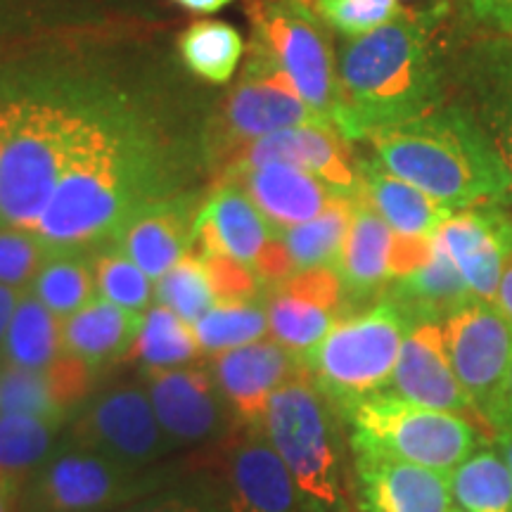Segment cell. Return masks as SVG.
Listing matches in <instances>:
<instances>
[{
  "mask_svg": "<svg viewBox=\"0 0 512 512\" xmlns=\"http://www.w3.org/2000/svg\"><path fill=\"white\" fill-rule=\"evenodd\" d=\"M176 195L155 133L102 95L76 133L36 233L50 249L110 245L133 211Z\"/></svg>",
  "mask_w": 512,
  "mask_h": 512,
  "instance_id": "1",
  "label": "cell"
},
{
  "mask_svg": "<svg viewBox=\"0 0 512 512\" xmlns=\"http://www.w3.org/2000/svg\"><path fill=\"white\" fill-rule=\"evenodd\" d=\"M335 128L349 143L425 117L446 102V72L432 36L411 12L370 34L344 38L337 53Z\"/></svg>",
  "mask_w": 512,
  "mask_h": 512,
  "instance_id": "2",
  "label": "cell"
},
{
  "mask_svg": "<svg viewBox=\"0 0 512 512\" xmlns=\"http://www.w3.org/2000/svg\"><path fill=\"white\" fill-rule=\"evenodd\" d=\"M375 159L394 176L451 211L508 207L510 183L496 152L453 102L368 138Z\"/></svg>",
  "mask_w": 512,
  "mask_h": 512,
  "instance_id": "3",
  "label": "cell"
},
{
  "mask_svg": "<svg viewBox=\"0 0 512 512\" xmlns=\"http://www.w3.org/2000/svg\"><path fill=\"white\" fill-rule=\"evenodd\" d=\"M102 95L24 91L0 98V226L36 230L76 133Z\"/></svg>",
  "mask_w": 512,
  "mask_h": 512,
  "instance_id": "4",
  "label": "cell"
},
{
  "mask_svg": "<svg viewBox=\"0 0 512 512\" xmlns=\"http://www.w3.org/2000/svg\"><path fill=\"white\" fill-rule=\"evenodd\" d=\"M337 413L306 375L283 384L268 401L266 437L313 512H342L347 498Z\"/></svg>",
  "mask_w": 512,
  "mask_h": 512,
  "instance_id": "5",
  "label": "cell"
},
{
  "mask_svg": "<svg viewBox=\"0 0 512 512\" xmlns=\"http://www.w3.org/2000/svg\"><path fill=\"white\" fill-rule=\"evenodd\" d=\"M411 325L399 306L382 297L339 318L302 358L304 373L342 413L351 403L387 392Z\"/></svg>",
  "mask_w": 512,
  "mask_h": 512,
  "instance_id": "6",
  "label": "cell"
},
{
  "mask_svg": "<svg viewBox=\"0 0 512 512\" xmlns=\"http://www.w3.org/2000/svg\"><path fill=\"white\" fill-rule=\"evenodd\" d=\"M354 453H377L451 475L484 444L465 415L425 408L380 392L344 408Z\"/></svg>",
  "mask_w": 512,
  "mask_h": 512,
  "instance_id": "7",
  "label": "cell"
},
{
  "mask_svg": "<svg viewBox=\"0 0 512 512\" xmlns=\"http://www.w3.org/2000/svg\"><path fill=\"white\" fill-rule=\"evenodd\" d=\"M174 472L128 470L64 437L24 484L22 512H114L171 484Z\"/></svg>",
  "mask_w": 512,
  "mask_h": 512,
  "instance_id": "8",
  "label": "cell"
},
{
  "mask_svg": "<svg viewBox=\"0 0 512 512\" xmlns=\"http://www.w3.org/2000/svg\"><path fill=\"white\" fill-rule=\"evenodd\" d=\"M247 15L252 22L249 53L283 72L311 110L335 126L337 57L323 19L306 0H252Z\"/></svg>",
  "mask_w": 512,
  "mask_h": 512,
  "instance_id": "9",
  "label": "cell"
},
{
  "mask_svg": "<svg viewBox=\"0 0 512 512\" xmlns=\"http://www.w3.org/2000/svg\"><path fill=\"white\" fill-rule=\"evenodd\" d=\"M297 126H332L311 110L294 83L261 57L249 53L240 83L223 100L207 128L209 162L221 171L235 152L256 138Z\"/></svg>",
  "mask_w": 512,
  "mask_h": 512,
  "instance_id": "10",
  "label": "cell"
},
{
  "mask_svg": "<svg viewBox=\"0 0 512 512\" xmlns=\"http://www.w3.org/2000/svg\"><path fill=\"white\" fill-rule=\"evenodd\" d=\"M67 439L138 472L176 451L140 384H114L91 396L69 422Z\"/></svg>",
  "mask_w": 512,
  "mask_h": 512,
  "instance_id": "11",
  "label": "cell"
},
{
  "mask_svg": "<svg viewBox=\"0 0 512 512\" xmlns=\"http://www.w3.org/2000/svg\"><path fill=\"white\" fill-rule=\"evenodd\" d=\"M195 252L230 256L252 268L268 287L294 275L280 230L254 207L245 190L223 178L197 214Z\"/></svg>",
  "mask_w": 512,
  "mask_h": 512,
  "instance_id": "12",
  "label": "cell"
},
{
  "mask_svg": "<svg viewBox=\"0 0 512 512\" xmlns=\"http://www.w3.org/2000/svg\"><path fill=\"white\" fill-rule=\"evenodd\" d=\"M453 105L486 138L510 183L512 207V31L472 41L453 67Z\"/></svg>",
  "mask_w": 512,
  "mask_h": 512,
  "instance_id": "13",
  "label": "cell"
},
{
  "mask_svg": "<svg viewBox=\"0 0 512 512\" xmlns=\"http://www.w3.org/2000/svg\"><path fill=\"white\" fill-rule=\"evenodd\" d=\"M145 389L166 437L178 448L226 439L238 427L209 363L143 370Z\"/></svg>",
  "mask_w": 512,
  "mask_h": 512,
  "instance_id": "14",
  "label": "cell"
},
{
  "mask_svg": "<svg viewBox=\"0 0 512 512\" xmlns=\"http://www.w3.org/2000/svg\"><path fill=\"white\" fill-rule=\"evenodd\" d=\"M228 512H313L268 441L264 425L235 427L221 446Z\"/></svg>",
  "mask_w": 512,
  "mask_h": 512,
  "instance_id": "15",
  "label": "cell"
},
{
  "mask_svg": "<svg viewBox=\"0 0 512 512\" xmlns=\"http://www.w3.org/2000/svg\"><path fill=\"white\" fill-rule=\"evenodd\" d=\"M448 356L479 418L494 399L512 363V323L494 302L475 299L444 323Z\"/></svg>",
  "mask_w": 512,
  "mask_h": 512,
  "instance_id": "16",
  "label": "cell"
},
{
  "mask_svg": "<svg viewBox=\"0 0 512 512\" xmlns=\"http://www.w3.org/2000/svg\"><path fill=\"white\" fill-rule=\"evenodd\" d=\"M271 339L299 356L316 349L349 306L335 268L294 273L266 290Z\"/></svg>",
  "mask_w": 512,
  "mask_h": 512,
  "instance_id": "17",
  "label": "cell"
},
{
  "mask_svg": "<svg viewBox=\"0 0 512 512\" xmlns=\"http://www.w3.org/2000/svg\"><path fill=\"white\" fill-rule=\"evenodd\" d=\"M266 164H290L318 176L342 195L358 192V157L335 126H297L256 138L228 159L221 176Z\"/></svg>",
  "mask_w": 512,
  "mask_h": 512,
  "instance_id": "18",
  "label": "cell"
},
{
  "mask_svg": "<svg viewBox=\"0 0 512 512\" xmlns=\"http://www.w3.org/2000/svg\"><path fill=\"white\" fill-rule=\"evenodd\" d=\"M458 273L482 302H494L512 254V207L486 204L453 211L434 235Z\"/></svg>",
  "mask_w": 512,
  "mask_h": 512,
  "instance_id": "19",
  "label": "cell"
},
{
  "mask_svg": "<svg viewBox=\"0 0 512 512\" xmlns=\"http://www.w3.org/2000/svg\"><path fill=\"white\" fill-rule=\"evenodd\" d=\"M207 363L238 427L264 425L271 396L294 377L306 375L299 356L280 347L275 339L221 351L209 356Z\"/></svg>",
  "mask_w": 512,
  "mask_h": 512,
  "instance_id": "20",
  "label": "cell"
},
{
  "mask_svg": "<svg viewBox=\"0 0 512 512\" xmlns=\"http://www.w3.org/2000/svg\"><path fill=\"white\" fill-rule=\"evenodd\" d=\"M202 202L192 192L147 202L128 216L112 245L136 261L152 280H159L183 256L195 252V221Z\"/></svg>",
  "mask_w": 512,
  "mask_h": 512,
  "instance_id": "21",
  "label": "cell"
},
{
  "mask_svg": "<svg viewBox=\"0 0 512 512\" xmlns=\"http://www.w3.org/2000/svg\"><path fill=\"white\" fill-rule=\"evenodd\" d=\"M387 392L425 408L458 413L465 418L467 413L477 415L472 401L467 399L463 384L458 382L456 370H453L444 328L432 320L411 325L406 339H403L399 361H396Z\"/></svg>",
  "mask_w": 512,
  "mask_h": 512,
  "instance_id": "22",
  "label": "cell"
},
{
  "mask_svg": "<svg viewBox=\"0 0 512 512\" xmlns=\"http://www.w3.org/2000/svg\"><path fill=\"white\" fill-rule=\"evenodd\" d=\"M95 380L98 375L91 368L67 354L46 370L3 366L0 413L36 418L64 430L83 403L91 399Z\"/></svg>",
  "mask_w": 512,
  "mask_h": 512,
  "instance_id": "23",
  "label": "cell"
},
{
  "mask_svg": "<svg viewBox=\"0 0 512 512\" xmlns=\"http://www.w3.org/2000/svg\"><path fill=\"white\" fill-rule=\"evenodd\" d=\"M358 503L363 512H451V479L406 460L354 453Z\"/></svg>",
  "mask_w": 512,
  "mask_h": 512,
  "instance_id": "24",
  "label": "cell"
},
{
  "mask_svg": "<svg viewBox=\"0 0 512 512\" xmlns=\"http://www.w3.org/2000/svg\"><path fill=\"white\" fill-rule=\"evenodd\" d=\"M396 238L387 221L356 192L354 216L335 271L342 280L349 313L380 302L394 280Z\"/></svg>",
  "mask_w": 512,
  "mask_h": 512,
  "instance_id": "25",
  "label": "cell"
},
{
  "mask_svg": "<svg viewBox=\"0 0 512 512\" xmlns=\"http://www.w3.org/2000/svg\"><path fill=\"white\" fill-rule=\"evenodd\" d=\"M221 178L245 190L254 207L278 230L316 219L342 195L318 176L290 164L256 166Z\"/></svg>",
  "mask_w": 512,
  "mask_h": 512,
  "instance_id": "26",
  "label": "cell"
},
{
  "mask_svg": "<svg viewBox=\"0 0 512 512\" xmlns=\"http://www.w3.org/2000/svg\"><path fill=\"white\" fill-rule=\"evenodd\" d=\"M143 318L145 313L121 309L107 299L95 297L81 311L62 320L64 354L81 361L95 375H102L131 358Z\"/></svg>",
  "mask_w": 512,
  "mask_h": 512,
  "instance_id": "27",
  "label": "cell"
},
{
  "mask_svg": "<svg viewBox=\"0 0 512 512\" xmlns=\"http://www.w3.org/2000/svg\"><path fill=\"white\" fill-rule=\"evenodd\" d=\"M358 192L403 238H434L448 216L444 204L387 171L377 159H358Z\"/></svg>",
  "mask_w": 512,
  "mask_h": 512,
  "instance_id": "28",
  "label": "cell"
},
{
  "mask_svg": "<svg viewBox=\"0 0 512 512\" xmlns=\"http://www.w3.org/2000/svg\"><path fill=\"white\" fill-rule=\"evenodd\" d=\"M384 299L399 306L411 323H444L448 316L475 302V294L448 259V254L434 240L432 256L415 271L394 278L389 283Z\"/></svg>",
  "mask_w": 512,
  "mask_h": 512,
  "instance_id": "29",
  "label": "cell"
},
{
  "mask_svg": "<svg viewBox=\"0 0 512 512\" xmlns=\"http://www.w3.org/2000/svg\"><path fill=\"white\" fill-rule=\"evenodd\" d=\"M64 356L62 318L55 316L34 292L24 290L22 302L17 306L3 349L0 363L3 366L46 370L53 368Z\"/></svg>",
  "mask_w": 512,
  "mask_h": 512,
  "instance_id": "30",
  "label": "cell"
},
{
  "mask_svg": "<svg viewBox=\"0 0 512 512\" xmlns=\"http://www.w3.org/2000/svg\"><path fill=\"white\" fill-rule=\"evenodd\" d=\"M29 290L62 320L81 311L98 297L95 249H53Z\"/></svg>",
  "mask_w": 512,
  "mask_h": 512,
  "instance_id": "31",
  "label": "cell"
},
{
  "mask_svg": "<svg viewBox=\"0 0 512 512\" xmlns=\"http://www.w3.org/2000/svg\"><path fill=\"white\" fill-rule=\"evenodd\" d=\"M354 197L339 195L316 219L280 230L294 273L337 266L354 216Z\"/></svg>",
  "mask_w": 512,
  "mask_h": 512,
  "instance_id": "32",
  "label": "cell"
},
{
  "mask_svg": "<svg viewBox=\"0 0 512 512\" xmlns=\"http://www.w3.org/2000/svg\"><path fill=\"white\" fill-rule=\"evenodd\" d=\"M128 361H138L143 370H169L204 363L207 356L190 323L166 306L152 304Z\"/></svg>",
  "mask_w": 512,
  "mask_h": 512,
  "instance_id": "33",
  "label": "cell"
},
{
  "mask_svg": "<svg viewBox=\"0 0 512 512\" xmlns=\"http://www.w3.org/2000/svg\"><path fill=\"white\" fill-rule=\"evenodd\" d=\"M183 64L202 81L228 83L245 57V38L233 24L221 19H200L178 38Z\"/></svg>",
  "mask_w": 512,
  "mask_h": 512,
  "instance_id": "34",
  "label": "cell"
},
{
  "mask_svg": "<svg viewBox=\"0 0 512 512\" xmlns=\"http://www.w3.org/2000/svg\"><path fill=\"white\" fill-rule=\"evenodd\" d=\"M463 512H512V475L498 448L482 444L448 475Z\"/></svg>",
  "mask_w": 512,
  "mask_h": 512,
  "instance_id": "35",
  "label": "cell"
},
{
  "mask_svg": "<svg viewBox=\"0 0 512 512\" xmlns=\"http://www.w3.org/2000/svg\"><path fill=\"white\" fill-rule=\"evenodd\" d=\"M192 328L207 358L271 337L266 292L259 297L226 299L214 304V309L204 313Z\"/></svg>",
  "mask_w": 512,
  "mask_h": 512,
  "instance_id": "36",
  "label": "cell"
},
{
  "mask_svg": "<svg viewBox=\"0 0 512 512\" xmlns=\"http://www.w3.org/2000/svg\"><path fill=\"white\" fill-rule=\"evenodd\" d=\"M60 432L50 422L0 413V475L27 484L55 451Z\"/></svg>",
  "mask_w": 512,
  "mask_h": 512,
  "instance_id": "37",
  "label": "cell"
},
{
  "mask_svg": "<svg viewBox=\"0 0 512 512\" xmlns=\"http://www.w3.org/2000/svg\"><path fill=\"white\" fill-rule=\"evenodd\" d=\"M219 302L207 261L200 252H190L178 264L164 273L155 285V304L171 309L185 323L195 325L204 313Z\"/></svg>",
  "mask_w": 512,
  "mask_h": 512,
  "instance_id": "38",
  "label": "cell"
},
{
  "mask_svg": "<svg viewBox=\"0 0 512 512\" xmlns=\"http://www.w3.org/2000/svg\"><path fill=\"white\" fill-rule=\"evenodd\" d=\"M95 283H98V297L128 311L143 313L155 299L150 275L112 242L95 249Z\"/></svg>",
  "mask_w": 512,
  "mask_h": 512,
  "instance_id": "39",
  "label": "cell"
},
{
  "mask_svg": "<svg viewBox=\"0 0 512 512\" xmlns=\"http://www.w3.org/2000/svg\"><path fill=\"white\" fill-rule=\"evenodd\" d=\"M114 512H228V503L221 482H211L204 477H192L183 482L178 477L162 489Z\"/></svg>",
  "mask_w": 512,
  "mask_h": 512,
  "instance_id": "40",
  "label": "cell"
},
{
  "mask_svg": "<svg viewBox=\"0 0 512 512\" xmlns=\"http://www.w3.org/2000/svg\"><path fill=\"white\" fill-rule=\"evenodd\" d=\"M53 249L36 230L0 226V283L29 290Z\"/></svg>",
  "mask_w": 512,
  "mask_h": 512,
  "instance_id": "41",
  "label": "cell"
},
{
  "mask_svg": "<svg viewBox=\"0 0 512 512\" xmlns=\"http://www.w3.org/2000/svg\"><path fill=\"white\" fill-rule=\"evenodd\" d=\"M313 12L344 38L384 27L403 12L399 0H311Z\"/></svg>",
  "mask_w": 512,
  "mask_h": 512,
  "instance_id": "42",
  "label": "cell"
},
{
  "mask_svg": "<svg viewBox=\"0 0 512 512\" xmlns=\"http://www.w3.org/2000/svg\"><path fill=\"white\" fill-rule=\"evenodd\" d=\"M465 5L491 31H512V0H465Z\"/></svg>",
  "mask_w": 512,
  "mask_h": 512,
  "instance_id": "43",
  "label": "cell"
},
{
  "mask_svg": "<svg viewBox=\"0 0 512 512\" xmlns=\"http://www.w3.org/2000/svg\"><path fill=\"white\" fill-rule=\"evenodd\" d=\"M482 418L489 422L494 430H505V427H512V363L508 375L498 389L494 399L489 401V406L484 408Z\"/></svg>",
  "mask_w": 512,
  "mask_h": 512,
  "instance_id": "44",
  "label": "cell"
},
{
  "mask_svg": "<svg viewBox=\"0 0 512 512\" xmlns=\"http://www.w3.org/2000/svg\"><path fill=\"white\" fill-rule=\"evenodd\" d=\"M22 294L24 290L0 283V349H3L5 335H8L12 318H15L17 313V306L22 302Z\"/></svg>",
  "mask_w": 512,
  "mask_h": 512,
  "instance_id": "45",
  "label": "cell"
},
{
  "mask_svg": "<svg viewBox=\"0 0 512 512\" xmlns=\"http://www.w3.org/2000/svg\"><path fill=\"white\" fill-rule=\"evenodd\" d=\"M24 484L0 475V512H22Z\"/></svg>",
  "mask_w": 512,
  "mask_h": 512,
  "instance_id": "46",
  "label": "cell"
},
{
  "mask_svg": "<svg viewBox=\"0 0 512 512\" xmlns=\"http://www.w3.org/2000/svg\"><path fill=\"white\" fill-rule=\"evenodd\" d=\"M494 304L498 306V309H501L503 316L512 323V254H510L508 264H505V271H503L501 285H498Z\"/></svg>",
  "mask_w": 512,
  "mask_h": 512,
  "instance_id": "47",
  "label": "cell"
},
{
  "mask_svg": "<svg viewBox=\"0 0 512 512\" xmlns=\"http://www.w3.org/2000/svg\"><path fill=\"white\" fill-rule=\"evenodd\" d=\"M176 3L185 10L195 12V15H214V12H221L230 3H235V0H176Z\"/></svg>",
  "mask_w": 512,
  "mask_h": 512,
  "instance_id": "48",
  "label": "cell"
},
{
  "mask_svg": "<svg viewBox=\"0 0 512 512\" xmlns=\"http://www.w3.org/2000/svg\"><path fill=\"white\" fill-rule=\"evenodd\" d=\"M496 448L501 451V456L508 465L510 475H512V427H505V430H496Z\"/></svg>",
  "mask_w": 512,
  "mask_h": 512,
  "instance_id": "49",
  "label": "cell"
},
{
  "mask_svg": "<svg viewBox=\"0 0 512 512\" xmlns=\"http://www.w3.org/2000/svg\"><path fill=\"white\" fill-rule=\"evenodd\" d=\"M451 512H463V510H458V508H453V510H451Z\"/></svg>",
  "mask_w": 512,
  "mask_h": 512,
  "instance_id": "50",
  "label": "cell"
},
{
  "mask_svg": "<svg viewBox=\"0 0 512 512\" xmlns=\"http://www.w3.org/2000/svg\"><path fill=\"white\" fill-rule=\"evenodd\" d=\"M0 373H3V363H0Z\"/></svg>",
  "mask_w": 512,
  "mask_h": 512,
  "instance_id": "51",
  "label": "cell"
},
{
  "mask_svg": "<svg viewBox=\"0 0 512 512\" xmlns=\"http://www.w3.org/2000/svg\"><path fill=\"white\" fill-rule=\"evenodd\" d=\"M306 3H309V0H306Z\"/></svg>",
  "mask_w": 512,
  "mask_h": 512,
  "instance_id": "52",
  "label": "cell"
}]
</instances>
